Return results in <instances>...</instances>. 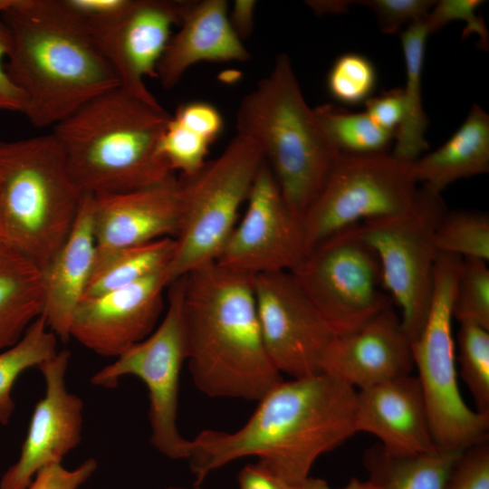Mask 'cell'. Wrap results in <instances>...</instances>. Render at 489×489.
<instances>
[{
  "mask_svg": "<svg viewBox=\"0 0 489 489\" xmlns=\"http://www.w3.org/2000/svg\"><path fill=\"white\" fill-rule=\"evenodd\" d=\"M356 392L326 374L283 379L258 400L249 419L234 432L205 429L189 439L195 486L212 472L256 457L292 484L311 477L316 460L353 435Z\"/></svg>",
  "mask_w": 489,
  "mask_h": 489,
  "instance_id": "6da1fadb",
  "label": "cell"
},
{
  "mask_svg": "<svg viewBox=\"0 0 489 489\" xmlns=\"http://www.w3.org/2000/svg\"><path fill=\"white\" fill-rule=\"evenodd\" d=\"M182 278L195 386L209 398L258 401L283 379L264 344L253 277L213 263Z\"/></svg>",
  "mask_w": 489,
  "mask_h": 489,
  "instance_id": "7a4b0ae2",
  "label": "cell"
},
{
  "mask_svg": "<svg viewBox=\"0 0 489 489\" xmlns=\"http://www.w3.org/2000/svg\"><path fill=\"white\" fill-rule=\"evenodd\" d=\"M117 87L88 101L53 127L71 177L91 195L120 194L175 176L159 153L170 118Z\"/></svg>",
  "mask_w": 489,
  "mask_h": 489,
  "instance_id": "3957f363",
  "label": "cell"
},
{
  "mask_svg": "<svg viewBox=\"0 0 489 489\" xmlns=\"http://www.w3.org/2000/svg\"><path fill=\"white\" fill-rule=\"evenodd\" d=\"M12 48L5 69L25 97L35 128L54 127L95 97L120 87L95 42L14 0L1 13Z\"/></svg>",
  "mask_w": 489,
  "mask_h": 489,
  "instance_id": "277c9868",
  "label": "cell"
},
{
  "mask_svg": "<svg viewBox=\"0 0 489 489\" xmlns=\"http://www.w3.org/2000/svg\"><path fill=\"white\" fill-rule=\"evenodd\" d=\"M235 127L236 135L261 149L286 204L301 219L340 152L306 102L288 54L280 53L269 74L243 97Z\"/></svg>",
  "mask_w": 489,
  "mask_h": 489,
  "instance_id": "5b68a950",
  "label": "cell"
},
{
  "mask_svg": "<svg viewBox=\"0 0 489 489\" xmlns=\"http://www.w3.org/2000/svg\"><path fill=\"white\" fill-rule=\"evenodd\" d=\"M84 194L71 177L53 132L0 141L5 237L41 270L67 239Z\"/></svg>",
  "mask_w": 489,
  "mask_h": 489,
  "instance_id": "8992f818",
  "label": "cell"
},
{
  "mask_svg": "<svg viewBox=\"0 0 489 489\" xmlns=\"http://www.w3.org/2000/svg\"><path fill=\"white\" fill-rule=\"evenodd\" d=\"M264 162L257 144L236 135L216 158L190 177L181 176V220L166 268L168 287L216 263Z\"/></svg>",
  "mask_w": 489,
  "mask_h": 489,
  "instance_id": "52a82bcc",
  "label": "cell"
},
{
  "mask_svg": "<svg viewBox=\"0 0 489 489\" xmlns=\"http://www.w3.org/2000/svg\"><path fill=\"white\" fill-rule=\"evenodd\" d=\"M461 262L438 253L428 316L411 348L436 446L464 450L489 440V414L471 409L457 382L452 305Z\"/></svg>",
  "mask_w": 489,
  "mask_h": 489,
  "instance_id": "ba28073f",
  "label": "cell"
},
{
  "mask_svg": "<svg viewBox=\"0 0 489 489\" xmlns=\"http://www.w3.org/2000/svg\"><path fill=\"white\" fill-rule=\"evenodd\" d=\"M446 210L441 193L421 185L408 209L358 224L360 236L379 259L381 283L399 307L411 342L428 316L439 253L436 230Z\"/></svg>",
  "mask_w": 489,
  "mask_h": 489,
  "instance_id": "9c48e42d",
  "label": "cell"
},
{
  "mask_svg": "<svg viewBox=\"0 0 489 489\" xmlns=\"http://www.w3.org/2000/svg\"><path fill=\"white\" fill-rule=\"evenodd\" d=\"M417 184L412 163L391 154L340 153L301 218L306 252L347 227L408 209Z\"/></svg>",
  "mask_w": 489,
  "mask_h": 489,
  "instance_id": "30bf717a",
  "label": "cell"
},
{
  "mask_svg": "<svg viewBox=\"0 0 489 489\" xmlns=\"http://www.w3.org/2000/svg\"><path fill=\"white\" fill-rule=\"evenodd\" d=\"M333 333L353 332L391 304L381 270L358 224L311 247L290 272Z\"/></svg>",
  "mask_w": 489,
  "mask_h": 489,
  "instance_id": "8fae6325",
  "label": "cell"
},
{
  "mask_svg": "<svg viewBox=\"0 0 489 489\" xmlns=\"http://www.w3.org/2000/svg\"><path fill=\"white\" fill-rule=\"evenodd\" d=\"M168 289L167 310L156 329L97 371L91 382L113 388L124 376L139 378L148 389L150 443L170 459H187L189 439L181 436L177 424L180 373L187 358L183 278Z\"/></svg>",
  "mask_w": 489,
  "mask_h": 489,
  "instance_id": "7c38bea8",
  "label": "cell"
},
{
  "mask_svg": "<svg viewBox=\"0 0 489 489\" xmlns=\"http://www.w3.org/2000/svg\"><path fill=\"white\" fill-rule=\"evenodd\" d=\"M261 334L268 357L292 379L322 374L335 334L290 272L253 277Z\"/></svg>",
  "mask_w": 489,
  "mask_h": 489,
  "instance_id": "4fadbf2b",
  "label": "cell"
},
{
  "mask_svg": "<svg viewBox=\"0 0 489 489\" xmlns=\"http://www.w3.org/2000/svg\"><path fill=\"white\" fill-rule=\"evenodd\" d=\"M306 254L301 219L286 204L264 161L216 263L251 277L292 272Z\"/></svg>",
  "mask_w": 489,
  "mask_h": 489,
  "instance_id": "5bb4252c",
  "label": "cell"
},
{
  "mask_svg": "<svg viewBox=\"0 0 489 489\" xmlns=\"http://www.w3.org/2000/svg\"><path fill=\"white\" fill-rule=\"evenodd\" d=\"M69 360L70 352L63 350L38 366L44 396L35 404L19 458L3 475L0 489H26L41 469L61 464L79 445L83 402L67 390Z\"/></svg>",
  "mask_w": 489,
  "mask_h": 489,
  "instance_id": "9a60e30c",
  "label": "cell"
},
{
  "mask_svg": "<svg viewBox=\"0 0 489 489\" xmlns=\"http://www.w3.org/2000/svg\"><path fill=\"white\" fill-rule=\"evenodd\" d=\"M165 273L82 300L73 313L70 337L98 355L114 358L146 339L164 309Z\"/></svg>",
  "mask_w": 489,
  "mask_h": 489,
  "instance_id": "2e32d148",
  "label": "cell"
},
{
  "mask_svg": "<svg viewBox=\"0 0 489 489\" xmlns=\"http://www.w3.org/2000/svg\"><path fill=\"white\" fill-rule=\"evenodd\" d=\"M186 5L187 1L178 0H134L121 20L94 41L120 87L154 107L162 106L146 86L145 78H157V65Z\"/></svg>",
  "mask_w": 489,
  "mask_h": 489,
  "instance_id": "e0dca14e",
  "label": "cell"
},
{
  "mask_svg": "<svg viewBox=\"0 0 489 489\" xmlns=\"http://www.w3.org/2000/svg\"><path fill=\"white\" fill-rule=\"evenodd\" d=\"M414 368L411 340L389 304L359 330L335 335L321 372L359 390L410 375Z\"/></svg>",
  "mask_w": 489,
  "mask_h": 489,
  "instance_id": "ac0fdd59",
  "label": "cell"
},
{
  "mask_svg": "<svg viewBox=\"0 0 489 489\" xmlns=\"http://www.w3.org/2000/svg\"><path fill=\"white\" fill-rule=\"evenodd\" d=\"M181 211L180 185L175 176L142 189L92 195L96 249L129 247L175 238Z\"/></svg>",
  "mask_w": 489,
  "mask_h": 489,
  "instance_id": "d6986e66",
  "label": "cell"
},
{
  "mask_svg": "<svg viewBox=\"0 0 489 489\" xmlns=\"http://www.w3.org/2000/svg\"><path fill=\"white\" fill-rule=\"evenodd\" d=\"M355 427L394 454L438 449L420 382L412 374L357 390Z\"/></svg>",
  "mask_w": 489,
  "mask_h": 489,
  "instance_id": "ffe728a7",
  "label": "cell"
},
{
  "mask_svg": "<svg viewBox=\"0 0 489 489\" xmlns=\"http://www.w3.org/2000/svg\"><path fill=\"white\" fill-rule=\"evenodd\" d=\"M177 27L156 69L157 79L166 90L174 88L199 62H244L251 58L230 25L225 0L187 1Z\"/></svg>",
  "mask_w": 489,
  "mask_h": 489,
  "instance_id": "44dd1931",
  "label": "cell"
},
{
  "mask_svg": "<svg viewBox=\"0 0 489 489\" xmlns=\"http://www.w3.org/2000/svg\"><path fill=\"white\" fill-rule=\"evenodd\" d=\"M96 254L92 225V195L85 193L67 239L42 269L43 309L49 329L61 340L70 338L73 313L81 303Z\"/></svg>",
  "mask_w": 489,
  "mask_h": 489,
  "instance_id": "7402d4cb",
  "label": "cell"
},
{
  "mask_svg": "<svg viewBox=\"0 0 489 489\" xmlns=\"http://www.w3.org/2000/svg\"><path fill=\"white\" fill-rule=\"evenodd\" d=\"M415 177L437 192L453 182L489 171V115L473 104L457 130L436 150L412 163Z\"/></svg>",
  "mask_w": 489,
  "mask_h": 489,
  "instance_id": "603a6c76",
  "label": "cell"
},
{
  "mask_svg": "<svg viewBox=\"0 0 489 489\" xmlns=\"http://www.w3.org/2000/svg\"><path fill=\"white\" fill-rule=\"evenodd\" d=\"M42 271L0 237V350L16 343L43 313Z\"/></svg>",
  "mask_w": 489,
  "mask_h": 489,
  "instance_id": "cb8c5ba5",
  "label": "cell"
},
{
  "mask_svg": "<svg viewBox=\"0 0 489 489\" xmlns=\"http://www.w3.org/2000/svg\"><path fill=\"white\" fill-rule=\"evenodd\" d=\"M223 128V117L214 105L205 101L182 104L167 122L159 142L160 156L171 171L190 177L207 161L209 148Z\"/></svg>",
  "mask_w": 489,
  "mask_h": 489,
  "instance_id": "d4e9b609",
  "label": "cell"
},
{
  "mask_svg": "<svg viewBox=\"0 0 489 489\" xmlns=\"http://www.w3.org/2000/svg\"><path fill=\"white\" fill-rule=\"evenodd\" d=\"M464 450L438 448L429 453L394 454L379 443L363 454L368 480L380 489H444Z\"/></svg>",
  "mask_w": 489,
  "mask_h": 489,
  "instance_id": "484cf974",
  "label": "cell"
},
{
  "mask_svg": "<svg viewBox=\"0 0 489 489\" xmlns=\"http://www.w3.org/2000/svg\"><path fill=\"white\" fill-rule=\"evenodd\" d=\"M429 34L424 20L408 25L400 34L406 68V85L402 89L404 114L396 131L391 155L408 163L416 161L428 149L425 138L428 119L422 101V73Z\"/></svg>",
  "mask_w": 489,
  "mask_h": 489,
  "instance_id": "4316f807",
  "label": "cell"
},
{
  "mask_svg": "<svg viewBox=\"0 0 489 489\" xmlns=\"http://www.w3.org/2000/svg\"><path fill=\"white\" fill-rule=\"evenodd\" d=\"M174 249L175 239L169 237L135 246L96 249L82 300L130 285L166 270Z\"/></svg>",
  "mask_w": 489,
  "mask_h": 489,
  "instance_id": "83f0119b",
  "label": "cell"
},
{
  "mask_svg": "<svg viewBox=\"0 0 489 489\" xmlns=\"http://www.w3.org/2000/svg\"><path fill=\"white\" fill-rule=\"evenodd\" d=\"M57 353V336L43 315L25 331L21 339L0 353V424L6 425L14 413L13 387L26 369L37 367Z\"/></svg>",
  "mask_w": 489,
  "mask_h": 489,
  "instance_id": "f1b7e54d",
  "label": "cell"
},
{
  "mask_svg": "<svg viewBox=\"0 0 489 489\" xmlns=\"http://www.w3.org/2000/svg\"><path fill=\"white\" fill-rule=\"evenodd\" d=\"M44 17L96 41L127 14L134 0H27Z\"/></svg>",
  "mask_w": 489,
  "mask_h": 489,
  "instance_id": "f546056e",
  "label": "cell"
},
{
  "mask_svg": "<svg viewBox=\"0 0 489 489\" xmlns=\"http://www.w3.org/2000/svg\"><path fill=\"white\" fill-rule=\"evenodd\" d=\"M327 138L340 153L365 155L386 153L396 133L379 127L364 112H350L331 104L314 109Z\"/></svg>",
  "mask_w": 489,
  "mask_h": 489,
  "instance_id": "4dcf8cb0",
  "label": "cell"
},
{
  "mask_svg": "<svg viewBox=\"0 0 489 489\" xmlns=\"http://www.w3.org/2000/svg\"><path fill=\"white\" fill-rule=\"evenodd\" d=\"M438 252L489 259V216L475 209L446 210L436 230Z\"/></svg>",
  "mask_w": 489,
  "mask_h": 489,
  "instance_id": "1f68e13d",
  "label": "cell"
},
{
  "mask_svg": "<svg viewBox=\"0 0 489 489\" xmlns=\"http://www.w3.org/2000/svg\"><path fill=\"white\" fill-rule=\"evenodd\" d=\"M457 348L460 377L474 398L475 410L489 414V330L460 323Z\"/></svg>",
  "mask_w": 489,
  "mask_h": 489,
  "instance_id": "d6a6232c",
  "label": "cell"
},
{
  "mask_svg": "<svg viewBox=\"0 0 489 489\" xmlns=\"http://www.w3.org/2000/svg\"><path fill=\"white\" fill-rule=\"evenodd\" d=\"M487 261L462 258L452 305L453 319L489 330V268Z\"/></svg>",
  "mask_w": 489,
  "mask_h": 489,
  "instance_id": "836d02e7",
  "label": "cell"
},
{
  "mask_svg": "<svg viewBox=\"0 0 489 489\" xmlns=\"http://www.w3.org/2000/svg\"><path fill=\"white\" fill-rule=\"evenodd\" d=\"M377 70L365 55L347 53L333 62L327 76L330 95L345 105L365 103L377 86Z\"/></svg>",
  "mask_w": 489,
  "mask_h": 489,
  "instance_id": "e575fe53",
  "label": "cell"
},
{
  "mask_svg": "<svg viewBox=\"0 0 489 489\" xmlns=\"http://www.w3.org/2000/svg\"><path fill=\"white\" fill-rule=\"evenodd\" d=\"M484 3L483 0L436 1L424 21L430 34L451 22H465L466 26L463 31V37L476 34L480 39L479 45L487 50L489 38L485 22L476 14V10Z\"/></svg>",
  "mask_w": 489,
  "mask_h": 489,
  "instance_id": "d590c367",
  "label": "cell"
},
{
  "mask_svg": "<svg viewBox=\"0 0 489 489\" xmlns=\"http://www.w3.org/2000/svg\"><path fill=\"white\" fill-rule=\"evenodd\" d=\"M436 1L434 0H360L353 1L370 8L380 31L394 34L404 25L424 20Z\"/></svg>",
  "mask_w": 489,
  "mask_h": 489,
  "instance_id": "8d00e7d4",
  "label": "cell"
},
{
  "mask_svg": "<svg viewBox=\"0 0 489 489\" xmlns=\"http://www.w3.org/2000/svg\"><path fill=\"white\" fill-rule=\"evenodd\" d=\"M444 489H489V440L462 452L450 471Z\"/></svg>",
  "mask_w": 489,
  "mask_h": 489,
  "instance_id": "74e56055",
  "label": "cell"
},
{
  "mask_svg": "<svg viewBox=\"0 0 489 489\" xmlns=\"http://www.w3.org/2000/svg\"><path fill=\"white\" fill-rule=\"evenodd\" d=\"M98 464L89 458L73 470L61 464H53L41 469L26 489H78L96 471Z\"/></svg>",
  "mask_w": 489,
  "mask_h": 489,
  "instance_id": "f35d334b",
  "label": "cell"
},
{
  "mask_svg": "<svg viewBox=\"0 0 489 489\" xmlns=\"http://www.w3.org/2000/svg\"><path fill=\"white\" fill-rule=\"evenodd\" d=\"M237 482L239 489H330L324 480L312 476L302 484L290 483L258 461L244 465Z\"/></svg>",
  "mask_w": 489,
  "mask_h": 489,
  "instance_id": "ab89813d",
  "label": "cell"
},
{
  "mask_svg": "<svg viewBox=\"0 0 489 489\" xmlns=\"http://www.w3.org/2000/svg\"><path fill=\"white\" fill-rule=\"evenodd\" d=\"M364 104L365 112L379 127L396 133L404 114L402 88L372 96Z\"/></svg>",
  "mask_w": 489,
  "mask_h": 489,
  "instance_id": "60d3db41",
  "label": "cell"
},
{
  "mask_svg": "<svg viewBox=\"0 0 489 489\" xmlns=\"http://www.w3.org/2000/svg\"><path fill=\"white\" fill-rule=\"evenodd\" d=\"M11 48L12 39L10 32L5 24L0 20V110L24 113L25 97L13 83L3 64V60L7 58Z\"/></svg>",
  "mask_w": 489,
  "mask_h": 489,
  "instance_id": "b9f144b4",
  "label": "cell"
},
{
  "mask_svg": "<svg viewBox=\"0 0 489 489\" xmlns=\"http://www.w3.org/2000/svg\"><path fill=\"white\" fill-rule=\"evenodd\" d=\"M255 6L254 0H235L228 13L230 25L242 42L254 31Z\"/></svg>",
  "mask_w": 489,
  "mask_h": 489,
  "instance_id": "7bdbcfd3",
  "label": "cell"
},
{
  "mask_svg": "<svg viewBox=\"0 0 489 489\" xmlns=\"http://www.w3.org/2000/svg\"><path fill=\"white\" fill-rule=\"evenodd\" d=\"M312 10L317 14H340L348 10L349 6L353 4L352 1H306Z\"/></svg>",
  "mask_w": 489,
  "mask_h": 489,
  "instance_id": "ee69618b",
  "label": "cell"
},
{
  "mask_svg": "<svg viewBox=\"0 0 489 489\" xmlns=\"http://www.w3.org/2000/svg\"><path fill=\"white\" fill-rule=\"evenodd\" d=\"M340 489H380L378 485L369 480H360L358 478L350 479L344 486Z\"/></svg>",
  "mask_w": 489,
  "mask_h": 489,
  "instance_id": "f6af8a7d",
  "label": "cell"
},
{
  "mask_svg": "<svg viewBox=\"0 0 489 489\" xmlns=\"http://www.w3.org/2000/svg\"><path fill=\"white\" fill-rule=\"evenodd\" d=\"M14 0H0V14L11 5Z\"/></svg>",
  "mask_w": 489,
  "mask_h": 489,
  "instance_id": "bcb514c9",
  "label": "cell"
},
{
  "mask_svg": "<svg viewBox=\"0 0 489 489\" xmlns=\"http://www.w3.org/2000/svg\"><path fill=\"white\" fill-rule=\"evenodd\" d=\"M0 237L5 238V233H4V226H3V218H2L1 197H0Z\"/></svg>",
  "mask_w": 489,
  "mask_h": 489,
  "instance_id": "7dc6e473",
  "label": "cell"
},
{
  "mask_svg": "<svg viewBox=\"0 0 489 489\" xmlns=\"http://www.w3.org/2000/svg\"><path fill=\"white\" fill-rule=\"evenodd\" d=\"M165 489H186L184 487H179V486H169V487H167Z\"/></svg>",
  "mask_w": 489,
  "mask_h": 489,
  "instance_id": "c3c4849f",
  "label": "cell"
},
{
  "mask_svg": "<svg viewBox=\"0 0 489 489\" xmlns=\"http://www.w3.org/2000/svg\"><path fill=\"white\" fill-rule=\"evenodd\" d=\"M194 489H203V488H201L200 486H195Z\"/></svg>",
  "mask_w": 489,
  "mask_h": 489,
  "instance_id": "681fc988",
  "label": "cell"
}]
</instances>
